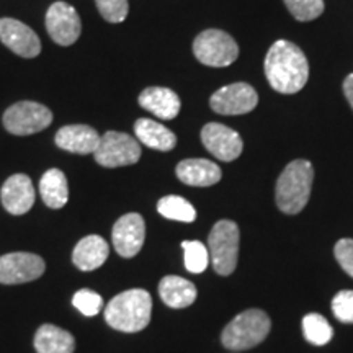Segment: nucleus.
<instances>
[{
	"mask_svg": "<svg viewBox=\"0 0 353 353\" xmlns=\"http://www.w3.org/2000/svg\"><path fill=\"white\" fill-rule=\"evenodd\" d=\"M3 126L15 136H30L46 130L52 123V113L37 101H19L3 113Z\"/></svg>",
	"mask_w": 353,
	"mask_h": 353,
	"instance_id": "obj_8",
	"label": "nucleus"
},
{
	"mask_svg": "<svg viewBox=\"0 0 353 353\" xmlns=\"http://www.w3.org/2000/svg\"><path fill=\"white\" fill-rule=\"evenodd\" d=\"M74 307H77L83 316L94 317L103 309V298L92 290H79L72 298Z\"/></svg>",
	"mask_w": 353,
	"mask_h": 353,
	"instance_id": "obj_28",
	"label": "nucleus"
},
{
	"mask_svg": "<svg viewBox=\"0 0 353 353\" xmlns=\"http://www.w3.org/2000/svg\"><path fill=\"white\" fill-rule=\"evenodd\" d=\"M139 105L161 120H174L182 101L174 90L165 87H149L139 95Z\"/></svg>",
	"mask_w": 353,
	"mask_h": 353,
	"instance_id": "obj_18",
	"label": "nucleus"
},
{
	"mask_svg": "<svg viewBox=\"0 0 353 353\" xmlns=\"http://www.w3.org/2000/svg\"><path fill=\"white\" fill-rule=\"evenodd\" d=\"M334 316L343 324H353V291L345 290L337 293L332 299Z\"/></svg>",
	"mask_w": 353,
	"mask_h": 353,
	"instance_id": "obj_30",
	"label": "nucleus"
},
{
	"mask_svg": "<svg viewBox=\"0 0 353 353\" xmlns=\"http://www.w3.org/2000/svg\"><path fill=\"white\" fill-rule=\"evenodd\" d=\"M0 41L21 57H37L41 52L38 34L15 19L0 20Z\"/></svg>",
	"mask_w": 353,
	"mask_h": 353,
	"instance_id": "obj_14",
	"label": "nucleus"
},
{
	"mask_svg": "<svg viewBox=\"0 0 353 353\" xmlns=\"http://www.w3.org/2000/svg\"><path fill=\"white\" fill-rule=\"evenodd\" d=\"M239 228L234 221L221 219L208 236V252L218 275L228 276L236 270L239 257Z\"/></svg>",
	"mask_w": 353,
	"mask_h": 353,
	"instance_id": "obj_5",
	"label": "nucleus"
},
{
	"mask_svg": "<svg viewBox=\"0 0 353 353\" xmlns=\"http://www.w3.org/2000/svg\"><path fill=\"white\" fill-rule=\"evenodd\" d=\"M157 211L164 218L180 221V223H193L196 219V210L193 208L192 203L176 195L161 198L157 203Z\"/></svg>",
	"mask_w": 353,
	"mask_h": 353,
	"instance_id": "obj_24",
	"label": "nucleus"
},
{
	"mask_svg": "<svg viewBox=\"0 0 353 353\" xmlns=\"http://www.w3.org/2000/svg\"><path fill=\"white\" fill-rule=\"evenodd\" d=\"M285 6L294 19L299 21H311L324 12V0H283Z\"/></svg>",
	"mask_w": 353,
	"mask_h": 353,
	"instance_id": "obj_27",
	"label": "nucleus"
},
{
	"mask_svg": "<svg viewBox=\"0 0 353 353\" xmlns=\"http://www.w3.org/2000/svg\"><path fill=\"white\" fill-rule=\"evenodd\" d=\"M46 30L51 39L61 46H70L81 37V17L65 2H54L46 13Z\"/></svg>",
	"mask_w": 353,
	"mask_h": 353,
	"instance_id": "obj_11",
	"label": "nucleus"
},
{
	"mask_svg": "<svg viewBox=\"0 0 353 353\" xmlns=\"http://www.w3.org/2000/svg\"><path fill=\"white\" fill-rule=\"evenodd\" d=\"M335 259L343 272L353 278V239H341L335 244Z\"/></svg>",
	"mask_w": 353,
	"mask_h": 353,
	"instance_id": "obj_31",
	"label": "nucleus"
},
{
	"mask_svg": "<svg viewBox=\"0 0 353 353\" xmlns=\"http://www.w3.org/2000/svg\"><path fill=\"white\" fill-rule=\"evenodd\" d=\"M270 317L260 309H249L241 312L224 327L221 342L228 350L241 352L262 343L270 332Z\"/></svg>",
	"mask_w": 353,
	"mask_h": 353,
	"instance_id": "obj_4",
	"label": "nucleus"
},
{
	"mask_svg": "<svg viewBox=\"0 0 353 353\" xmlns=\"http://www.w3.org/2000/svg\"><path fill=\"white\" fill-rule=\"evenodd\" d=\"M101 136L92 126L69 125L56 132L57 148L74 154H94L99 148Z\"/></svg>",
	"mask_w": 353,
	"mask_h": 353,
	"instance_id": "obj_16",
	"label": "nucleus"
},
{
	"mask_svg": "<svg viewBox=\"0 0 353 353\" xmlns=\"http://www.w3.org/2000/svg\"><path fill=\"white\" fill-rule=\"evenodd\" d=\"M185 254V268L190 273H203L210 263V252L205 244L200 241H185L182 242Z\"/></svg>",
	"mask_w": 353,
	"mask_h": 353,
	"instance_id": "obj_26",
	"label": "nucleus"
},
{
	"mask_svg": "<svg viewBox=\"0 0 353 353\" xmlns=\"http://www.w3.org/2000/svg\"><path fill=\"white\" fill-rule=\"evenodd\" d=\"M193 52L201 64L226 68L239 57V46L231 34L223 30H206L193 41Z\"/></svg>",
	"mask_w": 353,
	"mask_h": 353,
	"instance_id": "obj_6",
	"label": "nucleus"
},
{
	"mask_svg": "<svg viewBox=\"0 0 353 353\" xmlns=\"http://www.w3.org/2000/svg\"><path fill=\"white\" fill-rule=\"evenodd\" d=\"M134 132L139 143L156 149V151H172L176 144V136L169 128L162 126L161 123L154 120H148V118H141L134 123Z\"/></svg>",
	"mask_w": 353,
	"mask_h": 353,
	"instance_id": "obj_21",
	"label": "nucleus"
},
{
	"mask_svg": "<svg viewBox=\"0 0 353 353\" xmlns=\"http://www.w3.org/2000/svg\"><path fill=\"white\" fill-rule=\"evenodd\" d=\"M303 332L304 337L312 345H325L332 339L334 330L325 317H322L317 312H311V314L304 316L303 319Z\"/></svg>",
	"mask_w": 353,
	"mask_h": 353,
	"instance_id": "obj_25",
	"label": "nucleus"
},
{
	"mask_svg": "<svg viewBox=\"0 0 353 353\" xmlns=\"http://www.w3.org/2000/svg\"><path fill=\"white\" fill-rule=\"evenodd\" d=\"M179 180L190 187H211L223 176L219 165L206 159H185L176 165Z\"/></svg>",
	"mask_w": 353,
	"mask_h": 353,
	"instance_id": "obj_17",
	"label": "nucleus"
},
{
	"mask_svg": "<svg viewBox=\"0 0 353 353\" xmlns=\"http://www.w3.org/2000/svg\"><path fill=\"white\" fill-rule=\"evenodd\" d=\"M34 348L38 353H74L76 341L68 330L52 324H43L34 334Z\"/></svg>",
	"mask_w": 353,
	"mask_h": 353,
	"instance_id": "obj_22",
	"label": "nucleus"
},
{
	"mask_svg": "<svg viewBox=\"0 0 353 353\" xmlns=\"http://www.w3.org/2000/svg\"><path fill=\"white\" fill-rule=\"evenodd\" d=\"M94 156L95 161L107 169L132 165L141 159V145L126 132L108 131L101 136Z\"/></svg>",
	"mask_w": 353,
	"mask_h": 353,
	"instance_id": "obj_7",
	"label": "nucleus"
},
{
	"mask_svg": "<svg viewBox=\"0 0 353 353\" xmlns=\"http://www.w3.org/2000/svg\"><path fill=\"white\" fill-rule=\"evenodd\" d=\"M39 193L44 205L51 210H59L69 200V187L68 179L64 172L59 169H50L44 172V175L39 180Z\"/></svg>",
	"mask_w": 353,
	"mask_h": 353,
	"instance_id": "obj_23",
	"label": "nucleus"
},
{
	"mask_svg": "<svg viewBox=\"0 0 353 353\" xmlns=\"http://www.w3.org/2000/svg\"><path fill=\"white\" fill-rule=\"evenodd\" d=\"M201 141L205 148L223 162L236 161L244 149L239 132L221 125V123H208L206 126H203Z\"/></svg>",
	"mask_w": 353,
	"mask_h": 353,
	"instance_id": "obj_13",
	"label": "nucleus"
},
{
	"mask_svg": "<svg viewBox=\"0 0 353 353\" xmlns=\"http://www.w3.org/2000/svg\"><path fill=\"white\" fill-rule=\"evenodd\" d=\"M108 254L110 249L107 241L97 234H92V236H85L77 242L72 252V262L79 270L94 272L107 262Z\"/></svg>",
	"mask_w": 353,
	"mask_h": 353,
	"instance_id": "obj_19",
	"label": "nucleus"
},
{
	"mask_svg": "<svg viewBox=\"0 0 353 353\" xmlns=\"http://www.w3.org/2000/svg\"><path fill=\"white\" fill-rule=\"evenodd\" d=\"M100 15L110 23H121L128 17V0H95Z\"/></svg>",
	"mask_w": 353,
	"mask_h": 353,
	"instance_id": "obj_29",
	"label": "nucleus"
},
{
	"mask_svg": "<svg viewBox=\"0 0 353 353\" xmlns=\"http://www.w3.org/2000/svg\"><path fill=\"white\" fill-rule=\"evenodd\" d=\"M113 245L118 255L131 259L139 254L145 241V223L138 213H128L114 223L112 232Z\"/></svg>",
	"mask_w": 353,
	"mask_h": 353,
	"instance_id": "obj_12",
	"label": "nucleus"
},
{
	"mask_svg": "<svg viewBox=\"0 0 353 353\" xmlns=\"http://www.w3.org/2000/svg\"><path fill=\"white\" fill-rule=\"evenodd\" d=\"M152 298L145 290H128L117 294L105 307V321L110 327L134 334L151 322Z\"/></svg>",
	"mask_w": 353,
	"mask_h": 353,
	"instance_id": "obj_2",
	"label": "nucleus"
},
{
	"mask_svg": "<svg viewBox=\"0 0 353 353\" xmlns=\"http://www.w3.org/2000/svg\"><path fill=\"white\" fill-rule=\"evenodd\" d=\"M34 187L32 179L25 174L8 176L0 190V200L3 208L10 214L20 216L28 213L34 205Z\"/></svg>",
	"mask_w": 353,
	"mask_h": 353,
	"instance_id": "obj_15",
	"label": "nucleus"
},
{
	"mask_svg": "<svg viewBox=\"0 0 353 353\" xmlns=\"http://www.w3.org/2000/svg\"><path fill=\"white\" fill-rule=\"evenodd\" d=\"M159 294L169 307L183 309L192 306L198 296L196 286L182 276L167 275L159 283Z\"/></svg>",
	"mask_w": 353,
	"mask_h": 353,
	"instance_id": "obj_20",
	"label": "nucleus"
},
{
	"mask_svg": "<svg viewBox=\"0 0 353 353\" xmlns=\"http://www.w3.org/2000/svg\"><path fill=\"white\" fill-rule=\"evenodd\" d=\"M259 95L252 85L245 82H236L221 87L210 99L211 108L219 114H245L257 107Z\"/></svg>",
	"mask_w": 353,
	"mask_h": 353,
	"instance_id": "obj_10",
	"label": "nucleus"
},
{
	"mask_svg": "<svg viewBox=\"0 0 353 353\" xmlns=\"http://www.w3.org/2000/svg\"><path fill=\"white\" fill-rule=\"evenodd\" d=\"M265 76L280 94H296L306 85L309 64L304 52L294 43L278 39L265 57Z\"/></svg>",
	"mask_w": 353,
	"mask_h": 353,
	"instance_id": "obj_1",
	"label": "nucleus"
},
{
	"mask_svg": "<svg viewBox=\"0 0 353 353\" xmlns=\"http://www.w3.org/2000/svg\"><path fill=\"white\" fill-rule=\"evenodd\" d=\"M314 182V167L298 159L285 167L276 182V205L286 214H298L307 205Z\"/></svg>",
	"mask_w": 353,
	"mask_h": 353,
	"instance_id": "obj_3",
	"label": "nucleus"
},
{
	"mask_svg": "<svg viewBox=\"0 0 353 353\" xmlns=\"http://www.w3.org/2000/svg\"><path fill=\"white\" fill-rule=\"evenodd\" d=\"M343 94H345L348 103H350V107L353 110V74L347 76L345 81H343Z\"/></svg>",
	"mask_w": 353,
	"mask_h": 353,
	"instance_id": "obj_32",
	"label": "nucleus"
},
{
	"mask_svg": "<svg viewBox=\"0 0 353 353\" xmlns=\"http://www.w3.org/2000/svg\"><path fill=\"white\" fill-rule=\"evenodd\" d=\"M46 270V263L37 254L12 252L0 257V283L20 285L38 280Z\"/></svg>",
	"mask_w": 353,
	"mask_h": 353,
	"instance_id": "obj_9",
	"label": "nucleus"
}]
</instances>
